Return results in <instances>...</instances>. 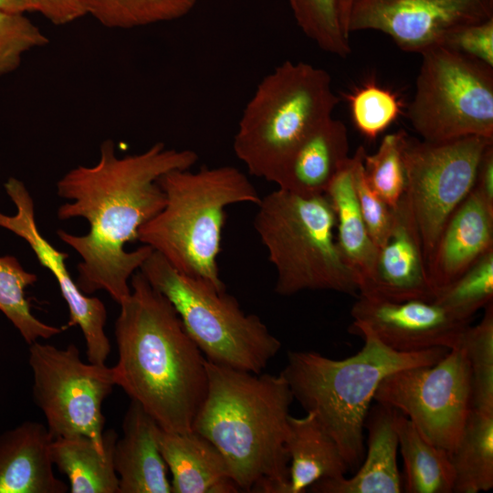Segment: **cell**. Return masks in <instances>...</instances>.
Returning a JSON list of instances; mask_svg holds the SVG:
<instances>
[{
	"label": "cell",
	"instance_id": "obj_9",
	"mask_svg": "<svg viewBox=\"0 0 493 493\" xmlns=\"http://www.w3.org/2000/svg\"><path fill=\"white\" fill-rule=\"evenodd\" d=\"M407 118L425 141L493 138V68L439 46L422 54Z\"/></svg>",
	"mask_w": 493,
	"mask_h": 493
},
{
	"label": "cell",
	"instance_id": "obj_36",
	"mask_svg": "<svg viewBox=\"0 0 493 493\" xmlns=\"http://www.w3.org/2000/svg\"><path fill=\"white\" fill-rule=\"evenodd\" d=\"M366 152L360 146L352 158V176L355 194L359 208L370 236L379 247L390 234L393 211L370 186L363 168V157Z\"/></svg>",
	"mask_w": 493,
	"mask_h": 493
},
{
	"label": "cell",
	"instance_id": "obj_6",
	"mask_svg": "<svg viewBox=\"0 0 493 493\" xmlns=\"http://www.w3.org/2000/svg\"><path fill=\"white\" fill-rule=\"evenodd\" d=\"M339 102L326 70L285 61L246 103L234 136L235 154L250 175L276 184L297 147L332 117Z\"/></svg>",
	"mask_w": 493,
	"mask_h": 493
},
{
	"label": "cell",
	"instance_id": "obj_21",
	"mask_svg": "<svg viewBox=\"0 0 493 493\" xmlns=\"http://www.w3.org/2000/svg\"><path fill=\"white\" fill-rule=\"evenodd\" d=\"M158 441L172 473V493H236L226 462L218 449L194 431L168 432L160 427Z\"/></svg>",
	"mask_w": 493,
	"mask_h": 493
},
{
	"label": "cell",
	"instance_id": "obj_26",
	"mask_svg": "<svg viewBox=\"0 0 493 493\" xmlns=\"http://www.w3.org/2000/svg\"><path fill=\"white\" fill-rule=\"evenodd\" d=\"M394 410L393 424L404 465L407 493H452L454 469L450 454L429 441L401 412Z\"/></svg>",
	"mask_w": 493,
	"mask_h": 493
},
{
	"label": "cell",
	"instance_id": "obj_41",
	"mask_svg": "<svg viewBox=\"0 0 493 493\" xmlns=\"http://www.w3.org/2000/svg\"><path fill=\"white\" fill-rule=\"evenodd\" d=\"M351 3V0H338V8H339L340 19H341V26H342V28H343V31H344L345 35H346L345 25H346V21H347L349 10H350Z\"/></svg>",
	"mask_w": 493,
	"mask_h": 493
},
{
	"label": "cell",
	"instance_id": "obj_30",
	"mask_svg": "<svg viewBox=\"0 0 493 493\" xmlns=\"http://www.w3.org/2000/svg\"><path fill=\"white\" fill-rule=\"evenodd\" d=\"M485 309L482 320L467 326L460 347L471 372V408L493 414V305Z\"/></svg>",
	"mask_w": 493,
	"mask_h": 493
},
{
	"label": "cell",
	"instance_id": "obj_1",
	"mask_svg": "<svg viewBox=\"0 0 493 493\" xmlns=\"http://www.w3.org/2000/svg\"><path fill=\"white\" fill-rule=\"evenodd\" d=\"M198 158L193 150L163 142L121 157L114 142L106 140L95 164L78 165L58 181L57 194L67 201L58 208V218L80 217L89 226L82 236L57 231L81 258L76 283L83 293L105 290L119 305L129 297L131 276L153 250L146 245L132 251L124 246L138 240L139 228L163 208L166 197L158 179L173 170L191 169Z\"/></svg>",
	"mask_w": 493,
	"mask_h": 493
},
{
	"label": "cell",
	"instance_id": "obj_5",
	"mask_svg": "<svg viewBox=\"0 0 493 493\" xmlns=\"http://www.w3.org/2000/svg\"><path fill=\"white\" fill-rule=\"evenodd\" d=\"M158 184L165 194L163 208L138 231V240L161 254L178 272L226 290L218 256L226 207L261 199L247 176L222 165L173 170Z\"/></svg>",
	"mask_w": 493,
	"mask_h": 493
},
{
	"label": "cell",
	"instance_id": "obj_2",
	"mask_svg": "<svg viewBox=\"0 0 493 493\" xmlns=\"http://www.w3.org/2000/svg\"><path fill=\"white\" fill-rule=\"evenodd\" d=\"M120 304L116 385L168 432L192 431L208 386L207 360L169 299L137 270Z\"/></svg>",
	"mask_w": 493,
	"mask_h": 493
},
{
	"label": "cell",
	"instance_id": "obj_20",
	"mask_svg": "<svg viewBox=\"0 0 493 493\" xmlns=\"http://www.w3.org/2000/svg\"><path fill=\"white\" fill-rule=\"evenodd\" d=\"M393 415V408L380 404L370 409L364 425L368 430V448L357 473L350 478L341 476L320 479L309 490L314 493L402 492Z\"/></svg>",
	"mask_w": 493,
	"mask_h": 493
},
{
	"label": "cell",
	"instance_id": "obj_3",
	"mask_svg": "<svg viewBox=\"0 0 493 493\" xmlns=\"http://www.w3.org/2000/svg\"><path fill=\"white\" fill-rule=\"evenodd\" d=\"M206 395L192 430L224 456L240 491L288 493L286 449L292 392L281 373H254L206 362Z\"/></svg>",
	"mask_w": 493,
	"mask_h": 493
},
{
	"label": "cell",
	"instance_id": "obj_29",
	"mask_svg": "<svg viewBox=\"0 0 493 493\" xmlns=\"http://www.w3.org/2000/svg\"><path fill=\"white\" fill-rule=\"evenodd\" d=\"M86 16L107 28L131 29L173 21L189 14L197 0H79Z\"/></svg>",
	"mask_w": 493,
	"mask_h": 493
},
{
	"label": "cell",
	"instance_id": "obj_15",
	"mask_svg": "<svg viewBox=\"0 0 493 493\" xmlns=\"http://www.w3.org/2000/svg\"><path fill=\"white\" fill-rule=\"evenodd\" d=\"M351 316L399 352L458 348L470 325L436 303L420 299L393 302L358 296Z\"/></svg>",
	"mask_w": 493,
	"mask_h": 493
},
{
	"label": "cell",
	"instance_id": "obj_23",
	"mask_svg": "<svg viewBox=\"0 0 493 493\" xmlns=\"http://www.w3.org/2000/svg\"><path fill=\"white\" fill-rule=\"evenodd\" d=\"M286 449L290 466L288 493L305 492L322 478L345 476L350 469L340 448L316 416H288Z\"/></svg>",
	"mask_w": 493,
	"mask_h": 493
},
{
	"label": "cell",
	"instance_id": "obj_10",
	"mask_svg": "<svg viewBox=\"0 0 493 493\" xmlns=\"http://www.w3.org/2000/svg\"><path fill=\"white\" fill-rule=\"evenodd\" d=\"M32 396L52 438L85 436L104 451L102 404L115 383L112 367L85 363L79 348L59 349L39 341L29 345Z\"/></svg>",
	"mask_w": 493,
	"mask_h": 493
},
{
	"label": "cell",
	"instance_id": "obj_14",
	"mask_svg": "<svg viewBox=\"0 0 493 493\" xmlns=\"http://www.w3.org/2000/svg\"><path fill=\"white\" fill-rule=\"evenodd\" d=\"M5 190L16 205V212L12 215L0 212V227L26 241L39 263L53 274L68 308L69 319L66 326H78L81 330L89 362L106 364L110 342L105 332L108 314L104 303L79 288L66 266L68 253L57 249L39 231L35 204L24 183L10 177L5 183Z\"/></svg>",
	"mask_w": 493,
	"mask_h": 493
},
{
	"label": "cell",
	"instance_id": "obj_32",
	"mask_svg": "<svg viewBox=\"0 0 493 493\" xmlns=\"http://www.w3.org/2000/svg\"><path fill=\"white\" fill-rule=\"evenodd\" d=\"M288 4L301 31L320 49L341 58L350 55L338 0H288Z\"/></svg>",
	"mask_w": 493,
	"mask_h": 493
},
{
	"label": "cell",
	"instance_id": "obj_40",
	"mask_svg": "<svg viewBox=\"0 0 493 493\" xmlns=\"http://www.w3.org/2000/svg\"><path fill=\"white\" fill-rule=\"evenodd\" d=\"M0 10L8 12H30L25 0H0Z\"/></svg>",
	"mask_w": 493,
	"mask_h": 493
},
{
	"label": "cell",
	"instance_id": "obj_39",
	"mask_svg": "<svg viewBox=\"0 0 493 493\" xmlns=\"http://www.w3.org/2000/svg\"><path fill=\"white\" fill-rule=\"evenodd\" d=\"M473 189L493 207V144L483 154Z\"/></svg>",
	"mask_w": 493,
	"mask_h": 493
},
{
	"label": "cell",
	"instance_id": "obj_22",
	"mask_svg": "<svg viewBox=\"0 0 493 493\" xmlns=\"http://www.w3.org/2000/svg\"><path fill=\"white\" fill-rule=\"evenodd\" d=\"M349 159L346 126L330 117L297 147L276 184L279 189L302 195L326 194Z\"/></svg>",
	"mask_w": 493,
	"mask_h": 493
},
{
	"label": "cell",
	"instance_id": "obj_38",
	"mask_svg": "<svg viewBox=\"0 0 493 493\" xmlns=\"http://www.w3.org/2000/svg\"><path fill=\"white\" fill-rule=\"evenodd\" d=\"M30 12L42 15L55 26H65L86 16L79 0H25Z\"/></svg>",
	"mask_w": 493,
	"mask_h": 493
},
{
	"label": "cell",
	"instance_id": "obj_27",
	"mask_svg": "<svg viewBox=\"0 0 493 493\" xmlns=\"http://www.w3.org/2000/svg\"><path fill=\"white\" fill-rule=\"evenodd\" d=\"M450 459L455 493H478L493 488V414L471 408Z\"/></svg>",
	"mask_w": 493,
	"mask_h": 493
},
{
	"label": "cell",
	"instance_id": "obj_13",
	"mask_svg": "<svg viewBox=\"0 0 493 493\" xmlns=\"http://www.w3.org/2000/svg\"><path fill=\"white\" fill-rule=\"evenodd\" d=\"M493 17V0H351L345 32L377 30L407 52L442 46L454 30Z\"/></svg>",
	"mask_w": 493,
	"mask_h": 493
},
{
	"label": "cell",
	"instance_id": "obj_34",
	"mask_svg": "<svg viewBox=\"0 0 493 493\" xmlns=\"http://www.w3.org/2000/svg\"><path fill=\"white\" fill-rule=\"evenodd\" d=\"M345 97L356 129L369 139H375L401 114L402 104L398 97L374 81Z\"/></svg>",
	"mask_w": 493,
	"mask_h": 493
},
{
	"label": "cell",
	"instance_id": "obj_25",
	"mask_svg": "<svg viewBox=\"0 0 493 493\" xmlns=\"http://www.w3.org/2000/svg\"><path fill=\"white\" fill-rule=\"evenodd\" d=\"M326 194L336 218L338 246L358 275L361 288L373 273L378 247L369 235L359 208L353 185L351 157L332 180Z\"/></svg>",
	"mask_w": 493,
	"mask_h": 493
},
{
	"label": "cell",
	"instance_id": "obj_16",
	"mask_svg": "<svg viewBox=\"0 0 493 493\" xmlns=\"http://www.w3.org/2000/svg\"><path fill=\"white\" fill-rule=\"evenodd\" d=\"M393 211L390 234L378 247L373 273L360 288L359 296L393 302L433 301L435 289L428 276L422 238L405 194Z\"/></svg>",
	"mask_w": 493,
	"mask_h": 493
},
{
	"label": "cell",
	"instance_id": "obj_31",
	"mask_svg": "<svg viewBox=\"0 0 493 493\" xmlns=\"http://www.w3.org/2000/svg\"><path fill=\"white\" fill-rule=\"evenodd\" d=\"M493 299V249L449 284L436 289L433 302L455 317L471 321Z\"/></svg>",
	"mask_w": 493,
	"mask_h": 493
},
{
	"label": "cell",
	"instance_id": "obj_28",
	"mask_svg": "<svg viewBox=\"0 0 493 493\" xmlns=\"http://www.w3.org/2000/svg\"><path fill=\"white\" fill-rule=\"evenodd\" d=\"M37 280V276L26 270L16 257H0V311L28 345L50 339L68 328L47 324L33 314L26 290Z\"/></svg>",
	"mask_w": 493,
	"mask_h": 493
},
{
	"label": "cell",
	"instance_id": "obj_37",
	"mask_svg": "<svg viewBox=\"0 0 493 493\" xmlns=\"http://www.w3.org/2000/svg\"><path fill=\"white\" fill-rule=\"evenodd\" d=\"M442 46L493 68V17L454 30Z\"/></svg>",
	"mask_w": 493,
	"mask_h": 493
},
{
	"label": "cell",
	"instance_id": "obj_17",
	"mask_svg": "<svg viewBox=\"0 0 493 493\" xmlns=\"http://www.w3.org/2000/svg\"><path fill=\"white\" fill-rule=\"evenodd\" d=\"M491 249L493 207L473 189L448 218L427 261L428 276L435 291L461 276Z\"/></svg>",
	"mask_w": 493,
	"mask_h": 493
},
{
	"label": "cell",
	"instance_id": "obj_19",
	"mask_svg": "<svg viewBox=\"0 0 493 493\" xmlns=\"http://www.w3.org/2000/svg\"><path fill=\"white\" fill-rule=\"evenodd\" d=\"M46 425L25 421L0 434V493H66L53 471Z\"/></svg>",
	"mask_w": 493,
	"mask_h": 493
},
{
	"label": "cell",
	"instance_id": "obj_18",
	"mask_svg": "<svg viewBox=\"0 0 493 493\" xmlns=\"http://www.w3.org/2000/svg\"><path fill=\"white\" fill-rule=\"evenodd\" d=\"M160 425L136 401L131 400L117 438L113 464L119 493H172L168 467L158 441Z\"/></svg>",
	"mask_w": 493,
	"mask_h": 493
},
{
	"label": "cell",
	"instance_id": "obj_11",
	"mask_svg": "<svg viewBox=\"0 0 493 493\" xmlns=\"http://www.w3.org/2000/svg\"><path fill=\"white\" fill-rule=\"evenodd\" d=\"M493 138L465 136L429 142L405 138V192L427 261L450 215L474 188L477 169Z\"/></svg>",
	"mask_w": 493,
	"mask_h": 493
},
{
	"label": "cell",
	"instance_id": "obj_7",
	"mask_svg": "<svg viewBox=\"0 0 493 493\" xmlns=\"http://www.w3.org/2000/svg\"><path fill=\"white\" fill-rule=\"evenodd\" d=\"M254 228L277 272L275 292L331 290L359 296L360 280L334 236L336 218L326 194L279 189L261 196Z\"/></svg>",
	"mask_w": 493,
	"mask_h": 493
},
{
	"label": "cell",
	"instance_id": "obj_12",
	"mask_svg": "<svg viewBox=\"0 0 493 493\" xmlns=\"http://www.w3.org/2000/svg\"><path fill=\"white\" fill-rule=\"evenodd\" d=\"M373 400L404 414L427 441L450 454L471 411V372L464 350H449L432 365L388 374Z\"/></svg>",
	"mask_w": 493,
	"mask_h": 493
},
{
	"label": "cell",
	"instance_id": "obj_33",
	"mask_svg": "<svg viewBox=\"0 0 493 493\" xmlns=\"http://www.w3.org/2000/svg\"><path fill=\"white\" fill-rule=\"evenodd\" d=\"M407 134L404 131L384 135L373 154L365 153L363 168L373 191L394 208L405 192L403 148Z\"/></svg>",
	"mask_w": 493,
	"mask_h": 493
},
{
	"label": "cell",
	"instance_id": "obj_4",
	"mask_svg": "<svg viewBox=\"0 0 493 493\" xmlns=\"http://www.w3.org/2000/svg\"><path fill=\"white\" fill-rule=\"evenodd\" d=\"M349 330L364 342L356 354L334 360L315 351H290L280 373L294 400L314 414L354 469L364 457L365 420L381 381L401 369L435 364L449 350L399 352L359 323L352 321Z\"/></svg>",
	"mask_w": 493,
	"mask_h": 493
},
{
	"label": "cell",
	"instance_id": "obj_8",
	"mask_svg": "<svg viewBox=\"0 0 493 493\" xmlns=\"http://www.w3.org/2000/svg\"><path fill=\"white\" fill-rule=\"evenodd\" d=\"M139 270L169 299L207 361L260 373L279 351L280 341L226 289L178 272L156 251Z\"/></svg>",
	"mask_w": 493,
	"mask_h": 493
},
{
	"label": "cell",
	"instance_id": "obj_24",
	"mask_svg": "<svg viewBox=\"0 0 493 493\" xmlns=\"http://www.w3.org/2000/svg\"><path fill=\"white\" fill-rule=\"evenodd\" d=\"M117 438L114 429L105 430L103 452L85 436L52 440L51 460L67 476L71 493H119V478L113 464Z\"/></svg>",
	"mask_w": 493,
	"mask_h": 493
},
{
	"label": "cell",
	"instance_id": "obj_35",
	"mask_svg": "<svg viewBox=\"0 0 493 493\" xmlns=\"http://www.w3.org/2000/svg\"><path fill=\"white\" fill-rule=\"evenodd\" d=\"M49 43V38L25 13L0 10V77L16 71L25 53Z\"/></svg>",
	"mask_w": 493,
	"mask_h": 493
}]
</instances>
